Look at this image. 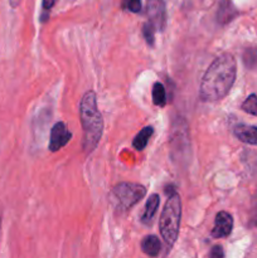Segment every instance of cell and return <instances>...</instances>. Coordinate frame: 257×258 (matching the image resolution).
I'll use <instances>...</instances> for the list:
<instances>
[{
  "label": "cell",
  "mask_w": 257,
  "mask_h": 258,
  "mask_svg": "<svg viewBox=\"0 0 257 258\" xmlns=\"http://www.w3.org/2000/svg\"><path fill=\"white\" fill-rule=\"evenodd\" d=\"M237 76V63L231 53L219 54L202 78L199 97L203 102H216L226 97Z\"/></svg>",
  "instance_id": "1"
},
{
  "label": "cell",
  "mask_w": 257,
  "mask_h": 258,
  "mask_svg": "<svg viewBox=\"0 0 257 258\" xmlns=\"http://www.w3.org/2000/svg\"><path fill=\"white\" fill-rule=\"evenodd\" d=\"M80 116L83 130V151L88 155L97 148L103 134V118L93 91H87L83 95L80 102Z\"/></svg>",
  "instance_id": "2"
},
{
  "label": "cell",
  "mask_w": 257,
  "mask_h": 258,
  "mask_svg": "<svg viewBox=\"0 0 257 258\" xmlns=\"http://www.w3.org/2000/svg\"><path fill=\"white\" fill-rule=\"evenodd\" d=\"M181 218V199L175 190H171L169 194L165 207L161 212L159 228H160L161 237L169 247L175 243L179 234Z\"/></svg>",
  "instance_id": "3"
},
{
  "label": "cell",
  "mask_w": 257,
  "mask_h": 258,
  "mask_svg": "<svg viewBox=\"0 0 257 258\" xmlns=\"http://www.w3.org/2000/svg\"><path fill=\"white\" fill-rule=\"evenodd\" d=\"M113 198L123 209H130L146 196V188L138 183H118L112 190Z\"/></svg>",
  "instance_id": "4"
},
{
  "label": "cell",
  "mask_w": 257,
  "mask_h": 258,
  "mask_svg": "<svg viewBox=\"0 0 257 258\" xmlns=\"http://www.w3.org/2000/svg\"><path fill=\"white\" fill-rule=\"evenodd\" d=\"M146 15L148 24L151 25L156 32H163L168 22L165 0H146Z\"/></svg>",
  "instance_id": "5"
},
{
  "label": "cell",
  "mask_w": 257,
  "mask_h": 258,
  "mask_svg": "<svg viewBox=\"0 0 257 258\" xmlns=\"http://www.w3.org/2000/svg\"><path fill=\"white\" fill-rule=\"evenodd\" d=\"M233 229V218L228 212H219L216 216V221H214V227L211 232V236L213 238H226L232 233Z\"/></svg>",
  "instance_id": "6"
},
{
  "label": "cell",
  "mask_w": 257,
  "mask_h": 258,
  "mask_svg": "<svg viewBox=\"0 0 257 258\" xmlns=\"http://www.w3.org/2000/svg\"><path fill=\"white\" fill-rule=\"evenodd\" d=\"M71 138H72V134H71V131L67 130L65 122H57L52 127V131H50L49 150L52 153L60 150L63 146L67 145Z\"/></svg>",
  "instance_id": "7"
},
{
  "label": "cell",
  "mask_w": 257,
  "mask_h": 258,
  "mask_svg": "<svg viewBox=\"0 0 257 258\" xmlns=\"http://www.w3.org/2000/svg\"><path fill=\"white\" fill-rule=\"evenodd\" d=\"M234 136L239 141L248 145H257V126L237 125L233 130Z\"/></svg>",
  "instance_id": "8"
},
{
  "label": "cell",
  "mask_w": 257,
  "mask_h": 258,
  "mask_svg": "<svg viewBox=\"0 0 257 258\" xmlns=\"http://www.w3.org/2000/svg\"><path fill=\"white\" fill-rule=\"evenodd\" d=\"M141 249L145 254L150 257H156L159 256L161 249V243L159 241V238L154 234L151 236H146L145 238L141 241Z\"/></svg>",
  "instance_id": "9"
},
{
  "label": "cell",
  "mask_w": 257,
  "mask_h": 258,
  "mask_svg": "<svg viewBox=\"0 0 257 258\" xmlns=\"http://www.w3.org/2000/svg\"><path fill=\"white\" fill-rule=\"evenodd\" d=\"M234 15H236V10L232 5L231 0H221L218 8V22L221 24H227L233 19Z\"/></svg>",
  "instance_id": "10"
},
{
  "label": "cell",
  "mask_w": 257,
  "mask_h": 258,
  "mask_svg": "<svg viewBox=\"0 0 257 258\" xmlns=\"http://www.w3.org/2000/svg\"><path fill=\"white\" fill-rule=\"evenodd\" d=\"M159 204H160V198H159L158 194H151L149 197L148 202H146V206H145V212H144V216H143V223L149 224L151 221H153L154 216H155L156 211L159 208Z\"/></svg>",
  "instance_id": "11"
},
{
  "label": "cell",
  "mask_w": 257,
  "mask_h": 258,
  "mask_svg": "<svg viewBox=\"0 0 257 258\" xmlns=\"http://www.w3.org/2000/svg\"><path fill=\"white\" fill-rule=\"evenodd\" d=\"M153 134H154V128L151 127V126H146V127H144L143 130L135 136V139H134L133 141V146L135 148V150L138 151L144 150V149L146 148V145H148L149 139L151 138Z\"/></svg>",
  "instance_id": "12"
},
{
  "label": "cell",
  "mask_w": 257,
  "mask_h": 258,
  "mask_svg": "<svg viewBox=\"0 0 257 258\" xmlns=\"http://www.w3.org/2000/svg\"><path fill=\"white\" fill-rule=\"evenodd\" d=\"M153 102L158 107H164L166 105L165 87L160 82H156L153 87Z\"/></svg>",
  "instance_id": "13"
},
{
  "label": "cell",
  "mask_w": 257,
  "mask_h": 258,
  "mask_svg": "<svg viewBox=\"0 0 257 258\" xmlns=\"http://www.w3.org/2000/svg\"><path fill=\"white\" fill-rule=\"evenodd\" d=\"M242 110L244 112L249 113V115L257 116V95H249L248 97L244 100V102L242 103Z\"/></svg>",
  "instance_id": "14"
},
{
  "label": "cell",
  "mask_w": 257,
  "mask_h": 258,
  "mask_svg": "<svg viewBox=\"0 0 257 258\" xmlns=\"http://www.w3.org/2000/svg\"><path fill=\"white\" fill-rule=\"evenodd\" d=\"M243 63L248 68L257 66V48H247L243 53Z\"/></svg>",
  "instance_id": "15"
},
{
  "label": "cell",
  "mask_w": 257,
  "mask_h": 258,
  "mask_svg": "<svg viewBox=\"0 0 257 258\" xmlns=\"http://www.w3.org/2000/svg\"><path fill=\"white\" fill-rule=\"evenodd\" d=\"M58 0H42V15H40V22L45 23L49 15V10L55 5Z\"/></svg>",
  "instance_id": "16"
},
{
  "label": "cell",
  "mask_w": 257,
  "mask_h": 258,
  "mask_svg": "<svg viewBox=\"0 0 257 258\" xmlns=\"http://www.w3.org/2000/svg\"><path fill=\"white\" fill-rule=\"evenodd\" d=\"M143 33H144V37H145V39H146V43H148L150 47H153V45L155 44L156 30L154 29L151 25H149L148 23H145V25H144V28H143Z\"/></svg>",
  "instance_id": "17"
},
{
  "label": "cell",
  "mask_w": 257,
  "mask_h": 258,
  "mask_svg": "<svg viewBox=\"0 0 257 258\" xmlns=\"http://www.w3.org/2000/svg\"><path fill=\"white\" fill-rule=\"evenodd\" d=\"M122 7L131 13H139L141 10V0H122Z\"/></svg>",
  "instance_id": "18"
},
{
  "label": "cell",
  "mask_w": 257,
  "mask_h": 258,
  "mask_svg": "<svg viewBox=\"0 0 257 258\" xmlns=\"http://www.w3.org/2000/svg\"><path fill=\"white\" fill-rule=\"evenodd\" d=\"M209 257H212V258H223L224 257L223 248H222L221 246H214L213 248L211 249V252H209Z\"/></svg>",
  "instance_id": "19"
},
{
  "label": "cell",
  "mask_w": 257,
  "mask_h": 258,
  "mask_svg": "<svg viewBox=\"0 0 257 258\" xmlns=\"http://www.w3.org/2000/svg\"><path fill=\"white\" fill-rule=\"evenodd\" d=\"M20 0H10V5H12L13 8H17L18 5H19Z\"/></svg>",
  "instance_id": "20"
},
{
  "label": "cell",
  "mask_w": 257,
  "mask_h": 258,
  "mask_svg": "<svg viewBox=\"0 0 257 258\" xmlns=\"http://www.w3.org/2000/svg\"><path fill=\"white\" fill-rule=\"evenodd\" d=\"M0 224H2V219H0Z\"/></svg>",
  "instance_id": "21"
}]
</instances>
